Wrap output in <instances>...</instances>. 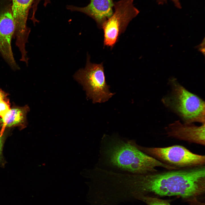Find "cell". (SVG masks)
Instances as JSON below:
<instances>
[{"mask_svg": "<svg viewBox=\"0 0 205 205\" xmlns=\"http://www.w3.org/2000/svg\"><path fill=\"white\" fill-rule=\"evenodd\" d=\"M133 187L137 200L176 196L191 201L205 193V165L136 174Z\"/></svg>", "mask_w": 205, "mask_h": 205, "instance_id": "6da1fadb", "label": "cell"}, {"mask_svg": "<svg viewBox=\"0 0 205 205\" xmlns=\"http://www.w3.org/2000/svg\"><path fill=\"white\" fill-rule=\"evenodd\" d=\"M100 153L103 164L124 173L145 174L158 171L157 167L176 169L141 151L134 145L133 140H125L116 135H103Z\"/></svg>", "mask_w": 205, "mask_h": 205, "instance_id": "7a4b0ae2", "label": "cell"}, {"mask_svg": "<svg viewBox=\"0 0 205 205\" xmlns=\"http://www.w3.org/2000/svg\"><path fill=\"white\" fill-rule=\"evenodd\" d=\"M169 83L171 91L162 99L164 104L179 116L184 123L205 124L204 101L188 91L175 79H171Z\"/></svg>", "mask_w": 205, "mask_h": 205, "instance_id": "3957f363", "label": "cell"}, {"mask_svg": "<svg viewBox=\"0 0 205 205\" xmlns=\"http://www.w3.org/2000/svg\"><path fill=\"white\" fill-rule=\"evenodd\" d=\"M74 77L82 85L87 98L94 103L105 102L114 94L106 83L103 63H92L88 54L85 67L78 70Z\"/></svg>", "mask_w": 205, "mask_h": 205, "instance_id": "277c9868", "label": "cell"}, {"mask_svg": "<svg viewBox=\"0 0 205 205\" xmlns=\"http://www.w3.org/2000/svg\"><path fill=\"white\" fill-rule=\"evenodd\" d=\"M138 149L166 165L177 169L188 168L205 165L204 155L194 153L185 147L175 145L165 147L141 146L134 141Z\"/></svg>", "mask_w": 205, "mask_h": 205, "instance_id": "5b68a950", "label": "cell"}, {"mask_svg": "<svg viewBox=\"0 0 205 205\" xmlns=\"http://www.w3.org/2000/svg\"><path fill=\"white\" fill-rule=\"evenodd\" d=\"M133 2L134 0H120L114 2V11L102 28L104 46L113 48L130 22L139 13L140 11Z\"/></svg>", "mask_w": 205, "mask_h": 205, "instance_id": "8992f818", "label": "cell"}, {"mask_svg": "<svg viewBox=\"0 0 205 205\" xmlns=\"http://www.w3.org/2000/svg\"><path fill=\"white\" fill-rule=\"evenodd\" d=\"M11 11L15 26L14 35L16 44L20 52L21 57L27 56L26 45L28 42L30 29L26 23L29 11L34 0H12Z\"/></svg>", "mask_w": 205, "mask_h": 205, "instance_id": "52a82bcc", "label": "cell"}, {"mask_svg": "<svg viewBox=\"0 0 205 205\" xmlns=\"http://www.w3.org/2000/svg\"><path fill=\"white\" fill-rule=\"evenodd\" d=\"M15 29V22L10 5L0 12V53L9 65L18 68L11 46Z\"/></svg>", "mask_w": 205, "mask_h": 205, "instance_id": "ba28073f", "label": "cell"}, {"mask_svg": "<svg viewBox=\"0 0 205 205\" xmlns=\"http://www.w3.org/2000/svg\"><path fill=\"white\" fill-rule=\"evenodd\" d=\"M205 126V123L198 126L177 120L169 124L165 130L169 137L204 146Z\"/></svg>", "mask_w": 205, "mask_h": 205, "instance_id": "9c48e42d", "label": "cell"}, {"mask_svg": "<svg viewBox=\"0 0 205 205\" xmlns=\"http://www.w3.org/2000/svg\"><path fill=\"white\" fill-rule=\"evenodd\" d=\"M114 5L113 0H90L89 4L84 7L68 5L66 8L71 11L81 12L88 15L102 29L104 22L113 14Z\"/></svg>", "mask_w": 205, "mask_h": 205, "instance_id": "30bf717a", "label": "cell"}, {"mask_svg": "<svg viewBox=\"0 0 205 205\" xmlns=\"http://www.w3.org/2000/svg\"><path fill=\"white\" fill-rule=\"evenodd\" d=\"M29 109L27 105L22 107L13 105L5 115L0 118V132L3 134L6 128L18 127L22 130L26 127V115Z\"/></svg>", "mask_w": 205, "mask_h": 205, "instance_id": "8fae6325", "label": "cell"}, {"mask_svg": "<svg viewBox=\"0 0 205 205\" xmlns=\"http://www.w3.org/2000/svg\"><path fill=\"white\" fill-rule=\"evenodd\" d=\"M140 200L147 205H171L169 200L156 197L145 196L142 197Z\"/></svg>", "mask_w": 205, "mask_h": 205, "instance_id": "7c38bea8", "label": "cell"}, {"mask_svg": "<svg viewBox=\"0 0 205 205\" xmlns=\"http://www.w3.org/2000/svg\"><path fill=\"white\" fill-rule=\"evenodd\" d=\"M11 105L9 99L7 98L0 101V117H3L10 109Z\"/></svg>", "mask_w": 205, "mask_h": 205, "instance_id": "4fadbf2b", "label": "cell"}, {"mask_svg": "<svg viewBox=\"0 0 205 205\" xmlns=\"http://www.w3.org/2000/svg\"><path fill=\"white\" fill-rule=\"evenodd\" d=\"M6 138V135L4 133L2 134L0 132V164L4 166L5 161L3 155V145Z\"/></svg>", "mask_w": 205, "mask_h": 205, "instance_id": "5bb4252c", "label": "cell"}, {"mask_svg": "<svg viewBox=\"0 0 205 205\" xmlns=\"http://www.w3.org/2000/svg\"><path fill=\"white\" fill-rule=\"evenodd\" d=\"M168 0H157V2L159 4H163L167 2ZM174 4L176 7L179 9L181 8V5L179 0H170Z\"/></svg>", "mask_w": 205, "mask_h": 205, "instance_id": "9a60e30c", "label": "cell"}, {"mask_svg": "<svg viewBox=\"0 0 205 205\" xmlns=\"http://www.w3.org/2000/svg\"><path fill=\"white\" fill-rule=\"evenodd\" d=\"M8 94L0 89V101L7 98Z\"/></svg>", "mask_w": 205, "mask_h": 205, "instance_id": "2e32d148", "label": "cell"}]
</instances>
